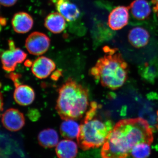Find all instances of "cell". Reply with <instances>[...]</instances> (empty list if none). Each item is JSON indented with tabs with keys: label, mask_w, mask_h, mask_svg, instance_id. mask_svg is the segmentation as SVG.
<instances>
[{
	"label": "cell",
	"mask_w": 158,
	"mask_h": 158,
	"mask_svg": "<svg viewBox=\"0 0 158 158\" xmlns=\"http://www.w3.org/2000/svg\"><path fill=\"white\" fill-rule=\"evenodd\" d=\"M153 141L152 130L141 118L122 119L113 127L101 150L102 158H127L136 144Z\"/></svg>",
	"instance_id": "obj_1"
},
{
	"label": "cell",
	"mask_w": 158,
	"mask_h": 158,
	"mask_svg": "<svg viewBox=\"0 0 158 158\" xmlns=\"http://www.w3.org/2000/svg\"><path fill=\"white\" fill-rule=\"evenodd\" d=\"M104 51L105 56L98 59L90 73L104 87L116 90L127 80L128 66L117 49L105 47Z\"/></svg>",
	"instance_id": "obj_2"
},
{
	"label": "cell",
	"mask_w": 158,
	"mask_h": 158,
	"mask_svg": "<svg viewBox=\"0 0 158 158\" xmlns=\"http://www.w3.org/2000/svg\"><path fill=\"white\" fill-rule=\"evenodd\" d=\"M56 110L63 120H78L86 113L89 106L87 88L69 78L59 88Z\"/></svg>",
	"instance_id": "obj_3"
},
{
	"label": "cell",
	"mask_w": 158,
	"mask_h": 158,
	"mask_svg": "<svg viewBox=\"0 0 158 158\" xmlns=\"http://www.w3.org/2000/svg\"><path fill=\"white\" fill-rule=\"evenodd\" d=\"M99 106L96 102L90 103L80 125L77 140L79 147L83 150L100 147L113 130V123L111 120H104L98 115Z\"/></svg>",
	"instance_id": "obj_4"
},
{
	"label": "cell",
	"mask_w": 158,
	"mask_h": 158,
	"mask_svg": "<svg viewBox=\"0 0 158 158\" xmlns=\"http://www.w3.org/2000/svg\"><path fill=\"white\" fill-rule=\"evenodd\" d=\"M9 49L3 51L0 57L3 69L7 72H12L18 63L25 60L27 54L21 49L15 47L12 40H9Z\"/></svg>",
	"instance_id": "obj_5"
},
{
	"label": "cell",
	"mask_w": 158,
	"mask_h": 158,
	"mask_svg": "<svg viewBox=\"0 0 158 158\" xmlns=\"http://www.w3.org/2000/svg\"><path fill=\"white\" fill-rule=\"evenodd\" d=\"M19 75L18 74L11 73L9 77L14 83L15 88L14 93L15 101L19 105L27 106L34 101L35 94L34 89L27 85L21 84L19 81Z\"/></svg>",
	"instance_id": "obj_6"
},
{
	"label": "cell",
	"mask_w": 158,
	"mask_h": 158,
	"mask_svg": "<svg viewBox=\"0 0 158 158\" xmlns=\"http://www.w3.org/2000/svg\"><path fill=\"white\" fill-rule=\"evenodd\" d=\"M50 39L40 32H34L30 34L26 40V48L30 54L40 56L48 50Z\"/></svg>",
	"instance_id": "obj_7"
},
{
	"label": "cell",
	"mask_w": 158,
	"mask_h": 158,
	"mask_svg": "<svg viewBox=\"0 0 158 158\" xmlns=\"http://www.w3.org/2000/svg\"><path fill=\"white\" fill-rule=\"evenodd\" d=\"M2 123L4 127L11 131H17L21 129L25 124L23 114L17 109L11 108L3 113Z\"/></svg>",
	"instance_id": "obj_8"
},
{
	"label": "cell",
	"mask_w": 158,
	"mask_h": 158,
	"mask_svg": "<svg viewBox=\"0 0 158 158\" xmlns=\"http://www.w3.org/2000/svg\"><path fill=\"white\" fill-rule=\"evenodd\" d=\"M129 18L128 7L118 6L111 11L109 16L108 25L110 28L118 31L127 24Z\"/></svg>",
	"instance_id": "obj_9"
},
{
	"label": "cell",
	"mask_w": 158,
	"mask_h": 158,
	"mask_svg": "<svg viewBox=\"0 0 158 158\" xmlns=\"http://www.w3.org/2000/svg\"><path fill=\"white\" fill-rule=\"evenodd\" d=\"M56 68V63L52 59L44 56L37 58L32 63V73L37 78H46Z\"/></svg>",
	"instance_id": "obj_10"
},
{
	"label": "cell",
	"mask_w": 158,
	"mask_h": 158,
	"mask_svg": "<svg viewBox=\"0 0 158 158\" xmlns=\"http://www.w3.org/2000/svg\"><path fill=\"white\" fill-rule=\"evenodd\" d=\"M56 5L57 11L68 22L73 21L79 17L80 10L69 0H52Z\"/></svg>",
	"instance_id": "obj_11"
},
{
	"label": "cell",
	"mask_w": 158,
	"mask_h": 158,
	"mask_svg": "<svg viewBox=\"0 0 158 158\" xmlns=\"http://www.w3.org/2000/svg\"><path fill=\"white\" fill-rule=\"evenodd\" d=\"M11 24L15 32L19 34H25L32 29L34 20L28 13L19 12L14 15L11 20Z\"/></svg>",
	"instance_id": "obj_12"
},
{
	"label": "cell",
	"mask_w": 158,
	"mask_h": 158,
	"mask_svg": "<svg viewBox=\"0 0 158 158\" xmlns=\"http://www.w3.org/2000/svg\"><path fill=\"white\" fill-rule=\"evenodd\" d=\"M128 8L133 17L140 21L148 19L151 14L150 5L146 0H135Z\"/></svg>",
	"instance_id": "obj_13"
},
{
	"label": "cell",
	"mask_w": 158,
	"mask_h": 158,
	"mask_svg": "<svg viewBox=\"0 0 158 158\" xmlns=\"http://www.w3.org/2000/svg\"><path fill=\"white\" fill-rule=\"evenodd\" d=\"M128 38L133 46L136 48H141L147 45L149 42L150 34L145 29L136 27L130 31Z\"/></svg>",
	"instance_id": "obj_14"
},
{
	"label": "cell",
	"mask_w": 158,
	"mask_h": 158,
	"mask_svg": "<svg viewBox=\"0 0 158 158\" xmlns=\"http://www.w3.org/2000/svg\"><path fill=\"white\" fill-rule=\"evenodd\" d=\"M65 20L59 12H53L49 14L46 18L44 26L52 33L59 34L65 28Z\"/></svg>",
	"instance_id": "obj_15"
},
{
	"label": "cell",
	"mask_w": 158,
	"mask_h": 158,
	"mask_svg": "<svg viewBox=\"0 0 158 158\" xmlns=\"http://www.w3.org/2000/svg\"><path fill=\"white\" fill-rule=\"evenodd\" d=\"M56 151L59 158H75L77 154V145L74 141L66 139L57 144Z\"/></svg>",
	"instance_id": "obj_16"
},
{
	"label": "cell",
	"mask_w": 158,
	"mask_h": 158,
	"mask_svg": "<svg viewBox=\"0 0 158 158\" xmlns=\"http://www.w3.org/2000/svg\"><path fill=\"white\" fill-rule=\"evenodd\" d=\"M38 141L42 147L52 148L58 144L59 135L56 130L51 128L46 129L39 133Z\"/></svg>",
	"instance_id": "obj_17"
},
{
	"label": "cell",
	"mask_w": 158,
	"mask_h": 158,
	"mask_svg": "<svg viewBox=\"0 0 158 158\" xmlns=\"http://www.w3.org/2000/svg\"><path fill=\"white\" fill-rule=\"evenodd\" d=\"M80 127V126L75 120H64L60 125V133L61 135L65 139H74L77 137Z\"/></svg>",
	"instance_id": "obj_18"
},
{
	"label": "cell",
	"mask_w": 158,
	"mask_h": 158,
	"mask_svg": "<svg viewBox=\"0 0 158 158\" xmlns=\"http://www.w3.org/2000/svg\"><path fill=\"white\" fill-rule=\"evenodd\" d=\"M150 145L144 143L136 144L132 148L131 154L134 158H147L150 154Z\"/></svg>",
	"instance_id": "obj_19"
},
{
	"label": "cell",
	"mask_w": 158,
	"mask_h": 158,
	"mask_svg": "<svg viewBox=\"0 0 158 158\" xmlns=\"http://www.w3.org/2000/svg\"><path fill=\"white\" fill-rule=\"evenodd\" d=\"M141 75L144 78L149 81L154 80L156 76L155 69L154 67L148 65V63H146L144 65V71Z\"/></svg>",
	"instance_id": "obj_20"
},
{
	"label": "cell",
	"mask_w": 158,
	"mask_h": 158,
	"mask_svg": "<svg viewBox=\"0 0 158 158\" xmlns=\"http://www.w3.org/2000/svg\"><path fill=\"white\" fill-rule=\"evenodd\" d=\"M18 0H0V4L5 7H11L17 2Z\"/></svg>",
	"instance_id": "obj_21"
},
{
	"label": "cell",
	"mask_w": 158,
	"mask_h": 158,
	"mask_svg": "<svg viewBox=\"0 0 158 158\" xmlns=\"http://www.w3.org/2000/svg\"><path fill=\"white\" fill-rule=\"evenodd\" d=\"M0 88H1V84H0ZM3 106H4V103H3L2 94L1 91H0V116H1V113L3 111Z\"/></svg>",
	"instance_id": "obj_22"
},
{
	"label": "cell",
	"mask_w": 158,
	"mask_h": 158,
	"mask_svg": "<svg viewBox=\"0 0 158 158\" xmlns=\"http://www.w3.org/2000/svg\"><path fill=\"white\" fill-rule=\"evenodd\" d=\"M61 75V73L60 71L58 70L57 71L55 72L52 75V77L53 80H58V78L60 77V75Z\"/></svg>",
	"instance_id": "obj_23"
},
{
	"label": "cell",
	"mask_w": 158,
	"mask_h": 158,
	"mask_svg": "<svg viewBox=\"0 0 158 158\" xmlns=\"http://www.w3.org/2000/svg\"><path fill=\"white\" fill-rule=\"evenodd\" d=\"M152 2L153 4L154 5V11L158 10V0H152Z\"/></svg>",
	"instance_id": "obj_24"
},
{
	"label": "cell",
	"mask_w": 158,
	"mask_h": 158,
	"mask_svg": "<svg viewBox=\"0 0 158 158\" xmlns=\"http://www.w3.org/2000/svg\"><path fill=\"white\" fill-rule=\"evenodd\" d=\"M6 21L4 19L0 18V32H1V31H2V25L6 24Z\"/></svg>",
	"instance_id": "obj_25"
},
{
	"label": "cell",
	"mask_w": 158,
	"mask_h": 158,
	"mask_svg": "<svg viewBox=\"0 0 158 158\" xmlns=\"http://www.w3.org/2000/svg\"><path fill=\"white\" fill-rule=\"evenodd\" d=\"M156 11V12L157 13L158 16V10H156V11Z\"/></svg>",
	"instance_id": "obj_26"
}]
</instances>
